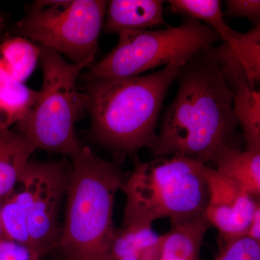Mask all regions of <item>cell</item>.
Returning <instances> with one entry per match:
<instances>
[{"label": "cell", "instance_id": "24", "mask_svg": "<svg viewBox=\"0 0 260 260\" xmlns=\"http://www.w3.org/2000/svg\"><path fill=\"white\" fill-rule=\"evenodd\" d=\"M246 237L260 243V202L256 205L255 210L248 227Z\"/></svg>", "mask_w": 260, "mask_h": 260}, {"label": "cell", "instance_id": "7", "mask_svg": "<svg viewBox=\"0 0 260 260\" xmlns=\"http://www.w3.org/2000/svg\"><path fill=\"white\" fill-rule=\"evenodd\" d=\"M107 8V2L102 0L37 1L16 23L15 31L72 63H92Z\"/></svg>", "mask_w": 260, "mask_h": 260}, {"label": "cell", "instance_id": "13", "mask_svg": "<svg viewBox=\"0 0 260 260\" xmlns=\"http://www.w3.org/2000/svg\"><path fill=\"white\" fill-rule=\"evenodd\" d=\"M36 150L28 138L15 130L0 129V200L13 190Z\"/></svg>", "mask_w": 260, "mask_h": 260}, {"label": "cell", "instance_id": "4", "mask_svg": "<svg viewBox=\"0 0 260 260\" xmlns=\"http://www.w3.org/2000/svg\"><path fill=\"white\" fill-rule=\"evenodd\" d=\"M205 166L181 156L137 160L121 186L126 196L121 227L153 225L161 218L176 223L203 215L208 200Z\"/></svg>", "mask_w": 260, "mask_h": 260}, {"label": "cell", "instance_id": "5", "mask_svg": "<svg viewBox=\"0 0 260 260\" xmlns=\"http://www.w3.org/2000/svg\"><path fill=\"white\" fill-rule=\"evenodd\" d=\"M43 84L37 102L20 121L15 131L38 150L71 156L84 146L75 124L86 110L85 94L77 88L84 68L91 64L68 62L55 51L40 46Z\"/></svg>", "mask_w": 260, "mask_h": 260}, {"label": "cell", "instance_id": "18", "mask_svg": "<svg viewBox=\"0 0 260 260\" xmlns=\"http://www.w3.org/2000/svg\"><path fill=\"white\" fill-rule=\"evenodd\" d=\"M169 4L172 13L204 22L218 32L223 42L232 40L234 30L225 22L218 0H171Z\"/></svg>", "mask_w": 260, "mask_h": 260}, {"label": "cell", "instance_id": "16", "mask_svg": "<svg viewBox=\"0 0 260 260\" xmlns=\"http://www.w3.org/2000/svg\"><path fill=\"white\" fill-rule=\"evenodd\" d=\"M39 90L15 79L0 59V129L16 124L32 107Z\"/></svg>", "mask_w": 260, "mask_h": 260}, {"label": "cell", "instance_id": "19", "mask_svg": "<svg viewBox=\"0 0 260 260\" xmlns=\"http://www.w3.org/2000/svg\"><path fill=\"white\" fill-rule=\"evenodd\" d=\"M40 51V47L25 38H12L0 47V59L15 79L24 83L37 67Z\"/></svg>", "mask_w": 260, "mask_h": 260}, {"label": "cell", "instance_id": "25", "mask_svg": "<svg viewBox=\"0 0 260 260\" xmlns=\"http://www.w3.org/2000/svg\"><path fill=\"white\" fill-rule=\"evenodd\" d=\"M1 205H2V200H0V241H1L2 239H4V236H3V226H2Z\"/></svg>", "mask_w": 260, "mask_h": 260}, {"label": "cell", "instance_id": "17", "mask_svg": "<svg viewBox=\"0 0 260 260\" xmlns=\"http://www.w3.org/2000/svg\"><path fill=\"white\" fill-rule=\"evenodd\" d=\"M233 108L242 126L246 150L260 153V92L249 85L233 90Z\"/></svg>", "mask_w": 260, "mask_h": 260}, {"label": "cell", "instance_id": "8", "mask_svg": "<svg viewBox=\"0 0 260 260\" xmlns=\"http://www.w3.org/2000/svg\"><path fill=\"white\" fill-rule=\"evenodd\" d=\"M35 186L29 208L27 228L30 246L42 257L55 250L61 225V206L66 198L70 168L62 160L31 159Z\"/></svg>", "mask_w": 260, "mask_h": 260}, {"label": "cell", "instance_id": "11", "mask_svg": "<svg viewBox=\"0 0 260 260\" xmlns=\"http://www.w3.org/2000/svg\"><path fill=\"white\" fill-rule=\"evenodd\" d=\"M164 1L160 0H112L107 3L104 29L119 34L126 30H148L166 25Z\"/></svg>", "mask_w": 260, "mask_h": 260}, {"label": "cell", "instance_id": "10", "mask_svg": "<svg viewBox=\"0 0 260 260\" xmlns=\"http://www.w3.org/2000/svg\"><path fill=\"white\" fill-rule=\"evenodd\" d=\"M34 186L35 175L30 159L13 190L2 200L1 220L4 239L30 246L27 220Z\"/></svg>", "mask_w": 260, "mask_h": 260}, {"label": "cell", "instance_id": "6", "mask_svg": "<svg viewBox=\"0 0 260 260\" xmlns=\"http://www.w3.org/2000/svg\"><path fill=\"white\" fill-rule=\"evenodd\" d=\"M118 35L116 47L90 68L85 80L129 78L174 61L186 63L221 39L213 28L189 18L177 27L126 30Z\"/></svg>", "mask_w": 260, "mask_h": 260}, {"label": "cell", "instance_id": "9", "mask_svg": "<svg viewBox=\"0 0 260 260\" xmlns=\"http://www.w3.org/2000/svg\"><path fill=\"white\" fill-rule=\"evenodd\" d=\"M204 177L208 191L205 216L218 229L220 246L246 237L259 199H256L213 167L205 165Z\"/></svg>", "mask_w": 260, "mask_h": 260}, {"label": "cell", "instance_id": "23", "mask_svg": "<svg viewBox=\"0 0 260 260\" xmlns=\"http://www.w3.org/2000/svg\"><path fill=\"white\" fill-rule=\"evenodd\" d=\"M40 258L30 246L5 239L0 241V260H39Z\"/></svg>", "mask_w": 260, "mask_h": 260}, {"label": "cell", "instance_id": "3", "mask_svg": "<svg viewBox=\"0 0 260 260\" xmlns=\"http://www.w3.org/2000/svg\"><path fill=\"white\" fill-rule=\"evenodd\" d=\"M64 223L55 250L62 260H111L114 208L126 176L86 145L70 156Z\"/></svg>", "mask_w": 260, "mask_h": 260}, {"label": "cell", "instance_id": "21", "mask_svg": "<svg viewBox=\"0 0 260 260\" xmlns=\"http://www.w3.org/2000/svg\"><path fill=\"white\" fill-rule=\"evenodd\" d=\"M214 260H260V243L246 237L239 238L220 246Z\"/></svg>", "mask_w": 260, "mask_h": 260}, {"label": "cell", "instance_id": "15", "mask_svg": "<svg viewBox=\"0 0 260 260\" xmlns=\"http://www.w3.org/2000/svg\"><path fill=\"white\" fill-rule=\"evenodd\" d=\"M161 235L153 225L135 223L117 229L111 250V260H158Z\"/></svg>", "mask_w": 260, "mask_h": 260}, {"label": "cell", "instance_id": "1", "mask_svg": "<svg viewBox=\"0 0 260 260\" xmlns=\"http://www.w3.org/2000/svg\"><path fill=\"white\" fill-rule=\"evenodd\" d=\"M210 48L179 70L177 95L151 150L155 158L181 156L207 165L227 147L237 145L233 93Z\"/></svg>", "mask_w": 260, "mask_h": 260}, {"label": "cell", "instance_id": "20", "mask_svg": "<svg viewBox=\"0 0 260 260\" xmlns=\"http://www.w3.org/2000/svg\"><path fill=\"white\" fill-rule=\"evenodd\" d=\"M230 44L252 88L260 80V25L246 32L234 30Z\"/></svg>", "mask_w": 260, "mask_h": 260}, {"label": "cell", "instance_id": "22", "mask_svg": "<svg viewBox=\"0 0 260 260\" xmlns=\"http://www.w3.org/2000/svg\"><path fill=\"white\" fill-rule=\"evenodd\" d=\"M224 16L229 18H246L254 24H259V0H229L225 1Z\"/></svg>", "mask_w": 260, "mask_h": 260}, {"label": "cell", "instance_id": "12", "mask_svg": "<svg viewBox=\"0 0 260 260\" xmlns=\"http://www.w3.org/2000/svg\"><path fill=\"white\" fill-rule=\"evenodd\" d=\"M171 225V230L161 235L158 260H200L205 234L211 227L205 213Z\"/></svg>", "mask_w": 260, "mask_h": 260}, {"label": "cell", "instance_id": "2", "mask_svg": "<svg viewBox=\"0 0 260 260\" xmlns=\"http://www.w3.org/2000/svg\"><path fill=\"white\" fill-rule=\"evenodd\" d=\"M184 64L174 61L146 75L85 80L90 138L117 153L135 155L144 148L153 150L162 102Z\"/></svg>", "mask_w": 260, "mask_h": 260}, {"label": "cell", "instance_id": "14", "mask_svg": "<svg viewBox=\"0 0 260 260\" xmlns=\"http://www.w3.org/2000/svg\"><path fill=\"white\" fill-rule=\"evenodd\" d=\"M213 164L219 174L259 199L260 153L242 150L237 145H232L220 152Z\"/></svg>", "mask_w": 260, "mask_h": 260}]
</instances>
